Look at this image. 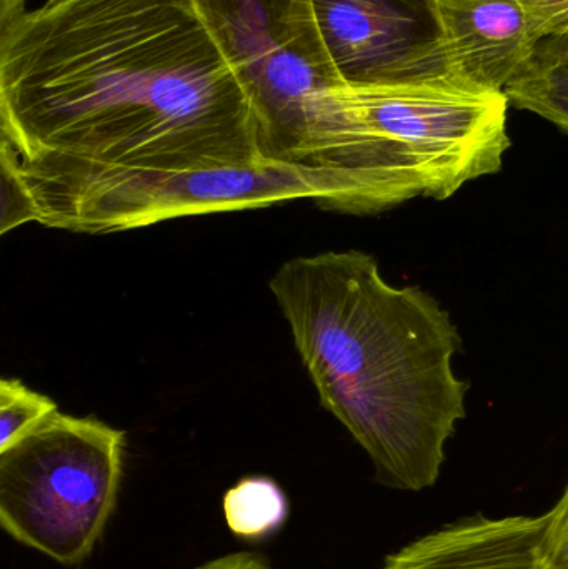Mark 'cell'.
I'll list each match as a JSON object with an SVG mask.
<instances>
[{
    "instance_id": "15",
    "label": "cell",
    "mask_w": 568,
    "mask_h": 569,
    "mask_svg": "<svg viewBox=\"0 0 568 569\" xmlns=\"http://www.w3.org/2000/svg\"><path fill=\"white\" fill-rule=\"evenodd\" d=\"M544 39L568 36V0H519Z\"/></svg>"
},
{
    "instance_id": "3",
    "label": "cell",
    "mask_w": 568,
    "mask_h": 569,
    "mask_svg": "<svg viewBox=\"0 0 568 569\" xmlns=\"http://www.w3.org/2000/svg\"><path fill=\"white\" fill-rule=\"evenodd\" d=\"M39 223L72 233L129 232L167 220L313 200L320 209L376 216L392 209L339 170L266 162L223 169H120L63 159L20 160Z\"/></svg>"
},
{
    "instance_id": "13",
    "label": "cell",
    "mask_w": 568,
    "mask_h": 569,
    "mask_svg": "<svg viewBox=\"0 0 568 569\" xmlns=\"http://www.w3.org/2000/svg\"><path fill=\"white\" fill-rule=\"evenodd\" d=\"M39 223V207L32 190L22 176L17 153L2 140L0 142V233L12 232L26 223Z\"/></svg>"
},
{
    "instance_id": "10",
    "label": "cell",
    "mask_w": 568,
    "mask_h": 569,
    "mask_svg": "<svg viewBox=\"0 0 568 569\" xmlns=\"http://www.w3.org/2000/svg\"><path fill=\"white\" fill-rule=\"evenodd\" d=\"M510 106L536 113L568 136V37H550L507 86Z\"/></svg>"
},
{
    "instance_id": "1",
    "label": "cell",
    "mask_w": 568,
    "mask_h": 569,
    "mask_svg": "<svg viewBox=\"0 0 568 569\" xmlns=\"http://www.w3.org/2000/svg\"><path fill=\"white\" fill-rule=\"evenodd\" d=\"M0 126L20 160L269 162L252 97L200 0L0 3Z\"/></svg>"
},
{
    "instance_id": "9",
    "label": "cell",
    "mask_w": 568,
    "mask_h": 569,
    "mask_svg": "<svg viewBox=\"0 0 568 569\" xmlns=\"http://www.w3.org/2000/svg\"><path fill=\"white\" fill-rule=\"evenodd\" d=\"M546 517H474L447 525L387 558L382 569H550Z\"/></svg>"
},
{
    "instance_id": "11",
    "label": "cell",
    "mask_w": 568,
    "mask_h": 569,
    "mask_svg": "<svg viewBox=\"0 0 568 569\" xmlns=\"http://www.w3.org/2000/svg\"><path fill=\"white\" fill-rule=\"evenodd\" d=\"M289 498L269 477H246L226 491L222 513L230 533L246 541H263L282 530Z\"/></svg>"
},
{
    "instance_id": "7",
    "label": "cell",
    "mask_w": 568,
    "mask_h": 569,
    "mask_svg": "<svg viewBox=\"0 0 568 569\" xmlns=\"http://www.w3.org/2000/svg\"><path fill=\"white\" fill-rule=\"evenodd\" d=\"M320 30L346 80L442 73L432 20L420 0H316Z\"/></svg>"
},
{
    "instance_id": "5",
    "label": "cell",
    "mask_w": 568,
    "mask_h": 569,
    "mask_svg": "<svg viewBox=\"0 0 568 569\" xmlns=\"http://www.w3.org/2000/svg\"><path fill=\"white\" fill-rule=\"evenodd\" d=\"M333 96L370 132L396 147L422 197L447 200L466 183L502 170L510 149L509 99L449 73L396 80H343Z\"/></svg>"
},
{
    "instance_id": "16",
    "label": "cell",
    "mask_w": 568,
    "mask_h": 569,
    "mask_svg": "<svg viewBox=\"0 0 568 569\" xmlns=\"http://www.w3.org/2000/svg\"><path fill=\"white\" fill-rule=\"evenodd\" d=\"M196 569H273L260 555L239 551L206 561Z\"/></svg>"
},
{
    "instance_id": "17",
    "label": "cell",
    "mask_w": 568,
    "mask_h": 569,
    "mask_svg": "<svg viewBox=\"0 0 568 569\" xmlns=\"http://www.w3.org/2000/svg\"><path fill=\"white\" fill-rule=\"evenodd\" d=\"M566 37H568V36H566Z\"/></svg>"
},
{
    "instance_id": "6",
    "label": "cell",
    "mask_w": 568,
    "mask_h": 569,
    "mask_svg": "<svg viewBox=\"0 0 568 569\" xmlns=\"http://www.w3.org/2000/svg\"><path fill=\"white\" fill-rule=\"evenodd\" d=\"M200 6L252 97L262 156L303 167L313 99L346 80L323 39L316 0H200Z\"/></svg>"
},
{
    "instance_id": "4",
    "label": "cell",
    "mask_w": 568,
    "mask_h": 569,
    "mask_svg": "<svg viewBox=\"0 0 568 569\" xmlns=\"http://www.w3.org/2000/svg\"><path fill=\"white\" fill-rule=\"evenodd\" d=\"M126 433L56 413L0 451V525L63 567L92 555L119 498Z\"/></svg>"
},
{
    "instance_id": "12",
    "label": "cell",
    "mask_w": 568,
    "mask_h": 569,
    "mask_svg": "<svg viewBox=\"0 0 568 569\" xmlns=\"http://www.w3.org/2000/svg\"><path fill=\"white\" fill-rule=\"evenodd\" d=\"M57 403L17 378L0 380V451L22 440L56 413Z\"/></svg>"
},
{
    "instance_id": "2",
    "label": "cell",
    "mask_w": 568,
    "mask_h": 569,
    "mask_svg": "<svg viewBox=\"0 0 568 569\" xmlns=\"http://www.w3.org/2000/svg\"><path fill=\"white\" fill-rule=\"evenodd\" d=\"M269 287L320 403L379 481L434 487L469 391L452 368L462 338L449 311L420 287L387 283L360 250L297 257Z\"/></svg>"
},
{
    "instance_id": "8",
    "label": "cell",
    "mask_w": 568,
    "mask_h": 569,
    "mask_svg": "<svg viewBox=\"0 0 568 569\" xmlns=\"http://www.w3.org/2000/svg\"><path fill=\"white\" fill-rule=\"evenodd\" d=\"M444 72L506 93L544 36L519 0H426Z\"/></svg>"
},
{
    "instance_id": "14",
    "label": "cell",
    "mask_w": 568,
    "mask_h": 569,
    "mask_svg": "<svg viewBox=\"0 0 568 569\" xmlns=\"http://www.w3.org/2000/svg\"><path fill=\"white\" fill-rule=\"evenodd\" d=\"M542 548L550 569H568V487L559 503L544 515Z\"/></svg>"
}]
</instances>
